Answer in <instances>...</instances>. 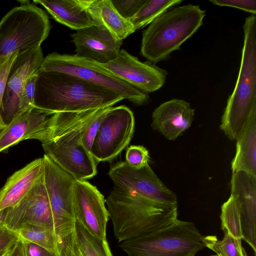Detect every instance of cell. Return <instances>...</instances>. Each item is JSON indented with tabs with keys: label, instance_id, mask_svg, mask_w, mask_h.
<instances>
[{
	"label": "cell",
	"instance_id": "484cf974",
	"mask_svg": "<svg viewBox=\"0 0 256 256\" xmlns=\"http://www.w3.org/2000/svg\"><path fill=\"white\" fill-rule=\"evenodd\" d=\"M14 232L20 239L38 245L59 256L58 240L54 232L32 225L24 226Z\"/></svg>",
	"mask_w": 256,
	"mask_h": 256
},
{
	"label": "cell",
	"instance_id": "e0dca14e",
	"mask_svg": "<svg viewBox=\"0 0 256 256\" xmlns=\"http://www.w3.org/2000/svg\"><path fill=\"white\" fill-rule=\"evenodd\" d=\"M44 59L41 46L18 54L8 75L2 101L3 118L8 122L18 111L26 81L40 68Z\"/></svg>",
	"mask_w": 256,
	"mask_h": 256
},
{
	"label": "cell",
	"instance_id": "8d00e7d4",
	"mask_svg": "<svg viewBox=\"0 0 256 256\" xmlns=\"http://www.w3.org/2000/svg\"><path fill=\"white\" fill-rule=\"evenodd\" d=\"M8 256H25L22 241L20 238L12 248Z\"/></svg>",
	"mask_w": 256,
	"mask_h": 256
},
{
	"label": "cell",
	"instance_id": "e575fe53",
	"mask_svg": "<svg viewBox=\"0 0 256 256\" xmlns=\"http://www.w3.org/2000/svg\"><path fill=\"white\" fill-rule=\"evenodd\" d=\"M18 234L5 226L0 228V251L11 248L18 240Z\"/></svg>",
	"mask_w": 256,
	"mask_h": 256
},
{
	"label": "cell",
	"instance_id": "5bb4252c",
	"mask_svg": "<svg viewBox=\"0 0 256 256\" xmlns=\"http://www.w3.org/2000/svg\"><path fill=\"white\" fill-rule=\"evenodd\" d=\"M102 64L132 86L146 94L160 88L168 74L166 70L149 61L140 62L124 49L114 60Z\"/></svg>",
	"mask_w": 256,
	"mask_h": 256
},
{
	"label": "cell",
	"instance_id": "44dd1931",
	"mask_svg": "<svg viewBox=\"0 0 256 256\" xmlns=\"http://www.w3.org/2000/svg\"><path fill=\"white\" fill-rule=\"evenodd\" d=\"M44 6L58 22L71 29L78 30L96 22L88 11L85 0H34Z\"/></svg>",
	"mask_w": 256,
	"mask_h": 256
},
{
	"label": "cell",
	"instance_id": "d590c367",
	"mask_svg": "<svg viewBox=\"0 0 256 256\" xmlns=\"http://www.w3.org/2000/svg\"><path fill=\"white\" fill-rule=\"evenodd\" d=\"M22 240V239H21ZM25 256H58L32 242L22 240Z\"/></svg>",
	"mask_w": 256,
	"mask_h": 256
},
{
	"label": "cell",
	"instance_id": "d4e9b609",
	"mask_svg": "<svg viewBox=\"0 0 256 256\" xmlns=\"http://www.w3.org/2000/svg\"><path fill=\"white\" fill-rule=\"evenodd\" d=\"M76 234L79 250L84 256H112L106 240L92 234L78 221Z\"/></svg>",
	"mask_w": 256,
	"mask_h": 256
},
{
	"label": "cell",
	"instance_id": "277c9868",
	"mask_svg": "<svg viewBox=\"0 0 256 256\" xmlns=\"http://www.w3.org/2000/svg\"><path fill=\"white\" fill-rule=\"evenodd\" d=\"M244 44L237 80L228 98L220 128L226 136L236 140L252 114L256 112V16L246 18Z\"/></svg>",
	"mask_w": 256,
	"mask_h": 256
},
{
	"label": "cell",
	"instance_id": "6da1fadb",
	"mask_svg": "<svg viewBox=\"0 0 256 256\" xmlns=\"http://www.w3.org/2000/svg\"><path fill=\"white\" fill-rule=\"evenodd\" d=\"M119 94L75 76L38 70L35 106L58 112H79L112 106Z\"/></svg>",
	"mask_w": 256,
	"mask_h": 256
},
{
	"label": "cell",
	"instance_id": "3957f363",
	"mask_svg": "<svg viewBox=\"0 0 256 256\" xmlns=\"http://www.w3.org/2000/svg\"><path fill=\"white\" fill-rule=\"evenodd\" d=\"M106 202L118 242L150 234L177 219L178 205L154 201L134 192L114 187Z\"/></svg>",
	"mask_w": 256,
	"mask_h": 256
},
{
	"label": "cell",
	"instance_id": "4fadbf2b",
	"mask_svg": "<svg viewBox=\"0 0 256 256\" xmlns=\"http://www.w3.org/2000/svg\"><path fill=\"white\" fill-rule=\"evenodd\" d=\"M54 113L36 106L17 112L0 131V152L26 140H38L42 144L48 141Z\"/></svg>",
	"mask_w": 256,
	"mask_h": 256
},
{
	"label": "cell",
	"instance_id": "52a82bcc",
	"mask_svg": "<svg viewBox=\"0 0 256 256\" xmlns=\"http://www.w3.org/2000/svg\"><path fill=\"white\" fill-rule=\"evenodd\" d=\"M43 178L52 212L59 248L69 250L76 244L73 192L76 180L44 154Z\"/></svg>",
	"mask_w": 256,
	"mask_h": 256
},
{
	"label": "cell",
	"instance_id": "4dcf8cb0",
	"mask_svg": "<svg viewBox=\"0 0 256 256\" xmlns=\"http://www.w3.org/2000/svg\"><path fill=\"white\" fill-rule=\"evenodd\" d=\"M38 70L28 78L24 84L20 97L18 112L27 110L36 106L34 96Z\"/></svg>",
	"mask_w": 256,
	"mask_h": 256
},
{
	"label": "cell",
	"instance_id": "603a6c76",
	"mask_svg": "<svg viewBox=\"0 0 256 256\" xmlns=\"http://www.w3.org/2000/svg\"><path fill=\"white\" fill-rule=\"evenodd\" d=\"M85 3L97 24L104 26L117 38L123 40L136 31L131 22L116 11L111 0H85Z\"/></svg>",
	"mask_w": 256,
	"mask_h": 256
},
{
	"label": "cell",
	"instance_id": "9c48e42d",
	"mask_svg": "<svg viewBox=\"0 0 256 256\" xmlns=\"http://www.w3.org/2000/svg\"><path fill=\"white\" fill-rule=\"evenodd\" d=\"M39 70L75 76L111 90L138 106L146 104L150 100L148 94L120 79L102 64L75 54H50L44 58Z\"/></svg>",
	"mask_w": 256,
	"mask_h": 256
},
{
	"label": "cell",
	"instance_id": "f1b7e54d",
	"mask_svg": "<svg viewBox=\"0 0 256 256\" xmlns=\"http://www.w3.org/2000/svg\"><path fill=\"white\" fill-rule=\"evenodd\" d=\"M18 54V52H14L0 58V131L6 124L3 118L2 108L7 78L12 66Z\"/></svg>",
	"mask_w": 256,
	"mask_h": 256
},
{
	"label": "cell",
	"instance_id": "f35d334b",
	"mask_svg": "<svg viewBox=\"0 0 256 256\" xmlns=\"http://www.w3.org/2000/svg\"><path fill=\"white\" fill-rule=\"evenodd\" d=\"M12 248L0 251V256H8Z\"/></svg>",
	"mask_w": 256,
	"mask_h": 256
},
{
	"label": "cell",
	"instance_id": "1f68e13d",
	"mask_svg": "<svg viewBox=\"0 0 256 256\" xmlns=\"http://www.w3.org/2000/svg\"><path fill=\"white\" fill-rule=\"evenodd\" d=\"M111 107L102 108L100 111L90 122L82 132V144L90 152L100 122L106 112Z\"/></svg>",
	"mask_w": 256,
	"mask_h": 256
},
{
	"label": "cell",
	"instance_id": "ac0fdd59",
	"mask_svg": "<svg viewBox=\"0 0 256 256\" xmlns=\"http://www.w3.org/2000/svg\"><path fill=\"white\" fill-rule=\"evenodd\" d=\"M230 194L234 198L242 238L256 252V176L244 171L232 172Z\"/></svg>",
	"mask_w": 256,
	"mask_h": 256
},
{
	"label": "cell",
	"instance_id": "7a4b0ae2",
	"mask_svg": "<svg viewBox=\"0 0 256 256\" xmlns=\"http://www.w3.org/2000/svg\"><path fill=\"white\" fill-rule=\"evenodd\" d=\"M102 108L52 115L50 138L42 144L44 154L76 180H86L97 174V164L82 138L84 130Z\"/></svg>",
	"mask_w": 256,
	"mask_h": 256
},
{
	"label": "cell",
	"instance_id": "7c38bea8",
	"mask_svg": "<svg viewBox=\"0 0 256 256\" xmlns=\"http://www.w3.org/2000/svg\"><path fill=\"white\" fill-rule=\"evenodd\" d=\"M4 224L14 231L24 226L32 225L54 232L52 214L44 184L43 172L26 195L16 206L6 209Z\"/></svg>",
	"mask_w": 256,
	"mask_h": 256
},
{
	"label": "cell",
	"instance_id": "836d02e7",
	"mask_svg": "<svg viewBox=\"0 0 256 256\" xmlns=\"http://www.w3.org/2000/svg\"><path fill=\"white\" fill-rule=\"evenodd\" d=\"M210 2L217 6L237 8L252 14H256V0H212Z\"/></svg>",
	"mask_w": 256,
	"mask_h": 256
},
{
	"label": "cell",
	"instance_id": "ab89813d",
	"mask_svg": "<svg viewBox=\"0 0 256 256\" xmlns=\"http://www.w3.org/2000/svg\"><path fill=\"white\" fill-rule=\"evenodd\" d=\"M218 256L216 254H214V255H212V256Z\"/></svg>",
	"mask_w": 256,
	"mask_h": 256
},
{
	"label": "cell",
	"instance_id": "2e32d148",
	"mask_svg": "<svg viewBox=\"0 0 256 256\" xmlns=\"http://www.w3.org/2000/svg\"><path fill=\"white\" fill-rule=\"evenodd\" d=\"M71 37L76 56L101 64L116 58L122 44V40L117 38L100 24L78 30Z\"/></svg>",
	"mask_w": 256,
	"mask_h": 256
},
{
	"label": "cell",
	"instance_id": "d6a6232c",
	"mask_svg": "<svg viewBox=\"0 0 256 256\" xmlns=\"http://www.w3.org/2000/svg\"><path fill=\"white\" fill-rule=\"evenodd\" d=\"M146 0H111L112 3L124 19L129 20L138 12Z\"/></svg>",
	"mask_w": 256,
	"mask_h": 256
},
{
	"label": "cell",
	"instance_id": "d6986e66",
	"mask_svg": "<svg viewBox=\"0 0 256 256\" xmlns=\"http://www.w3.org/2000/svg\"><path fill=\"white\" fill-rule=\"evenodd\" d=\"M194 110L184 100H170L153 112L151 126L168 140H174L190 126Z\"/></svg>",
	"mask_w": 256,
	"mask_h": 256
},
{
	"label": "cell",
	"instance_id": "8fae6325",
	"mask_svg": "<svg viewBox=\"0 0 256 256\" xmlns=\"http://www.w3.org/2000/svg\"><path fill=\"white\" fill-rule=\"evenodd\" d=\"M108 174L114 188L134 192L154 201L178 205L176 194L162 182L149 164L134 169L126 162H120L110 168Z\"/></svg>",
	"mask_w": 256,
	"mask_h": 256
},
{
	"label": "cell",
	"instance_id": "74e56055",
	"mask_svg": "<svg viewBox=\"0 0 256 256\" xmlns=\"http://www.w3.org/2000/svg\"><path fill=\"white\" fill-rule=\"evenodd\" d=\"M6 209L0 212V228L4 226V221Z\"/></svg>",
	"mask_w": 256,
	"mask_h": 256
},
{
	"label": "cell",
	"instance_id": "83f0119b",
	"mask_svg": "<svg viewBox=\"0 0 256 256\" xmlns=\"http://www.w3.org/2000/svg\"><path fill=\"white\" fill-rule=\"evenodd\" d=\"M221 210L222 230H225L234 238L242 240L240 218L236 201L232 195L230 194L229 198L222 204Z\"/></svg>",
	"mask_w": 256,
	"mask_h": 256
},
{
	"label": "cell",
	"instance_id": "7402d4cb",
	"mask_svg": "<svg viewBox=\"0 0 256 256\" xmlns=\"http://www.w3.org/2000/svg\"><path fill=\"white\" fill-rule=\"evenodd\" d=\"M236 141L232 172L244 171L256 176V112L250 114Z\"/></svg>",
	"mask_w": 256,
	"mask_h": 256
},
{
	"label": "cell",
	"instance_id": "30bf717a",
	"mask_svg": "<svg viewBox=\"0 0 256 256\" xmlns=\"http://www.w3.org/2000/svg\"><path fill=\"white\" fill-rule=\"evenodd\" d=\"M134 124L128 108L112 106L100 122L90 149L96 162L112 160L120 154L132 140Z\"/></svg>",
	"mask_w": 256,
	"mask_h": 256
},
{
	"label": "cell",
	"instance_id": "9a60e30c",
	"mask_svg": "<svg viewBox=\"0 0 256 256\" xmlns=\"http://www.w3.org/2000/svg\"><path fill=\"white\" fill-rule=\"evenodd\" d=\"M73 202L76 221L92 234L106 240L108 214L104 196L98 188L87 180H76Z\"/></svg>",
	"mask_w": 256,
	"mask_h": 256
},
{
	"label": "cell",
	"instance_id": "8992f818",
	"mask_svg": "<svg viewBox=\"0 0 256 256\" xmlns=\"http://www.w3.org/2000/svg\"><path fill=\"white\" fill-rule=\"evenodd\" d=\"M204 237L193 222L177 218L165 228L118 246L128 256H194L205 247Z\"/></svg>",
	"mask_w": 256,
	"mask_h": 256
},
{
	"label": "cell",
	"instance_id": "cb8c5ba5",
	"mask_svg": "<svg viewBox=\"0 0 256 256\" xmlns=\"http://www.w3.org/2000/svg\"><path fill=\"white\" fill-rule=\"evenodd\" d=\"M182 2V0H146L129 21L136 30L148 25L160 15Z\"/></svg>",
	"mask_w": 256,
	"mask_h": 256
},
{
	"label": "cell",
	"instance_id": "5b68a950",
	"mask_svg": "<svg viewBox=\"0 0 256 256\" xmlns=\"http://www.w3.org/2000/svg\"><path fill=\"white\" fill-rule=\"evenodd\" d=\"M205 16L206 10L190 4L166 10L142 31V55L154 64L167 60L197 32Z\"/></svg>",
	"mask_w": 256,
	"mask_h": 256
},
{
	"label": "cell",
	"instance_id": "4316f807",
	"mask_svg": "<svg viewBox=\"0 0 256 256\" xmlns=\"http://www.w3.org/2000/svg\"><path fill=\"white\" fill-rule=\"evenodd\" d=\"M224 237L218 240L215 236L204 237L205 246L214 252L218 256H248L242 246V240L234 238L227 230H222Z\"/></svg>",
	"mask_w": 256,
	"mask_h": 256
},
{
	"label": "cell",
	"instance_id": "f546056e",
	"mask_svg": "<svg viewBox=\"0 0 256 256\" xmlns=\"http://www.w3.org/2000/svg\"><path fill=\"white\" fill-rule=\"evenodd\" d=\"M148 150L142 146L132 145L126 153V162L132 168L140 169L148 164Z\"/></svg>",
	"mask_w": 256,
	"mask_h": 256
},
{
	"label": "cell",
	"instance_id": "ba28073f",
	"mask_svg": "<svg viewBox=\"0 0 256 256\" xmlns=\"http://www.w3.org/2000/svg\"><path fill=\"white\" fill-rule=\"evenodd\" d=\"M50 28L46 12L35 4L13 8L0 21V58L41 46Z\"/></svg>",
	"mask_w": 256,
	"mask_h": 256
},
{
	"label": "cell",
	"instance_id": "ffe728a7",
	"mask_svg": "<svg viewBox=\"0 0 256 256\" xmlns=\"http://www.w3.org/2000/svg\"><path fill=\"white\" fill-rule=\"evenodd\" d=\"M44 170L43 158L14 172L0 189V212L16 206L30 192Z\"/></svg>",
	"mask_w": 256,
	"mask_h": 256
}]
</instances>
